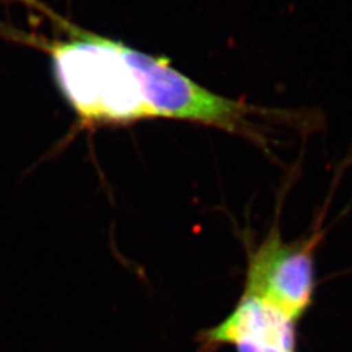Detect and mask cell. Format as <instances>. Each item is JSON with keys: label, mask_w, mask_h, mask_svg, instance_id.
Segmentation results:
<instances>
[{"label": "cell", "mask_w": 352, "mask_h": 352, "mask_svg": "<svg viewBox=\"0 0 352 352\" xmlns=\"http://www.w3.org/2000/svg\"><path fill=\"white\" fill-rule=\"evenodd\" d=\"M52 24L65 39L1 32L49 54L55 84L85 126L131 124L149 120L139 78L123 52V42L85 30L58 16Z\"/></svg>", "instance_id": "cell-1"}, {"label": "cell", "mask_w": 352, "mask_h": 352, "mask_svg": "<svg viewBox=\"0 0 352 352\" xmlns=\"http://www.w3.org/2000/svg\"><path fill=\"white\" fill-rule=\"evenodd\" d=\"M126 60L139 78L153 119H175L213 126L228 133L252 135L250 109L215 94L179 72L170 62L123 43Z\"/></svg>", "instance_id": "cell-2"}, {"label": "cell", "mask_w": 352, "mask_h": 352, "mask_svg": "<svg viewBox=\"0 0 352 352\" xmlns=\"http://www.w3.org/2000/svg\"><path fill=\"white\" fill-rule=\"evenodd\" d=\"M317 238L287 243L278 222L250 253L244 295L266 300L299 321L314 302Z\"/></svg>", "instance_id": "cell-3"}, {"label": "cell", "mask_w": 352, "mask_h": 352, "mask_svg": "<svg viewBox=\"0 0 352 352\" xmlns=\"http://www.w3.org/2000/svg\"><path fill=\"white\" fill-rule=\"evenodd\" d=\"M298 321L273 304L241 294L234 309L199 337L201 352L232 347L236 352H296Z\"/></svg>", "instance_id": "cell-4"}, {"label": "cell", "mask_w": 352, "mask_h": 352, "mask_svg": "<svg viewBox=\"0 0 352 352\" xmlns=\"http://www.w3.org/2000/svg\"><path fill=\"white\" fill-rule=\"evenodd\" d=\"M4 3H17V4H21V6H25L28 8H30V10H34V11H37V12L41 13V14H43V16H46L47 19H50L52 20L55 16H56V13L54 12V11H51L49 7H46L42 1H39V0H3Z\"/></svg>", "instance_id": "cell-5"}]
</instances>
